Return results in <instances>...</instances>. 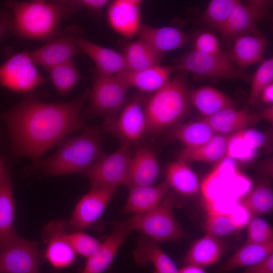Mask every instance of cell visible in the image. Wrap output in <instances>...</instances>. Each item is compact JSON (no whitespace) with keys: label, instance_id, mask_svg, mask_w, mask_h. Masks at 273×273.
Here are the masks:
<instances>
[{"label":"cell","instance_id":"33","mask_svg":"<svg viewBox=\"0 0 273 273\" xmlns=\"http://www.w3.org/2000/svg\"><path fill=\"white\" fill-rule=\"evenodd\" d=\"M122 54L127 70L129 71H136L159 65L163 59V55L157 53L139 39L127 43Z\"/></svg>","mask_w":273,"mask_h":273},{"label":"cell","instance_id":"7","mask_svg":"<svg viewBox=\"0 0 273 273\" xmlns=\"http://www.w3.org/2000/svg\"><path fill=\"white\" fill-rule=\"evenodd\" d=\"M129 87L119 74L106 75L96 71L89 90L87 115L105 119L116 117L126 104Z\"/></svg>","mask_w":273,"mask_h":273},{"label":"cell","instance_id":"24","mask_svg":"<svg viewBox=\"0 0 273 273\" xmlns=\"http://www.w3.org/2000/svg\"><path fill=\"white\" fill-rule=\"evenodd\" d=\"M204 119L217 134L229 135L245 129L256 124L259 114L250 112L247 108H235L221 111Z\"/></svg>","mask_w":273,"mask_h":273},{"label":"cell","instance_id":"28","mask_svg":"<svg viewBox=\"0 0 273 273\" xmlns=\"http://www.w3.org/2000/svg\"><path fill=\"white\" fill-rule=\"evenodd\" d=\"M15 205L9 171L0 178V250L17 235L14 226Z\"/></svg>","mask_w":273,"mask_h":273},{"label":"cell","instance_id":"39","mask_svg":"<svg viewBox=\"0 0 273 273\" xmlns=\"http://www.w3.org/2000/svg\"><path fill=\"white\" fill-rule=\"evenodd\" d=\"M251 87L248 103L253 105L259 98L263 89L273 80V59L264 60L251 77Z\"/></svg>","mask_w":273,"mask_h":273},{"label":"cell","instance_id":"19","mask_svg":"<svg viewBox=\"0 0 273 273\" xmlns=\"http://www.w3.org/2000/svg\"><path fill=\"white\" fill-rule=\"evenodd\" d=\"M266 37L252 33L236 38L227 52L229 59L240 70L244 71L249 66L261 63L267 47Z\"/></svg>","mask_w":273,"mask_h":273},{"label":"cell","instance_id":"13","mask_svg":"<svg viewBox=\"0 0 273 273\" xmlns=\"http://www.w3.org/2000/svg\"><path fill=\"white\" fill-rule=\"evenodd\" d=\"M269 6V2L265 0L240 1L219 31L222 40L232 44L238 37L252 33L257 23L268 15Z\"/></svg>","mask_w":273,"mask_h":273},{"label":"cell","instance_id":"9","mask_svg":"<svg viewBox=\"0 0 273 273\" xmlns=\"http://www.w3.org/2000/svg\"><path fill=\"white\" fill-rule=\"evenodd\" d=\"M132 155L130 145L121 143L114 152L103 155L84 173L91 187L118 189L121 185H125Z\"/></svg>","mask_w":273,"mask_h":273},{"label":"cell","instance_id":"46","mask_svg":"<svg viewBox=\"0 0 273 273\" xmlns=\"http://www.w3.org/2000/svg\"><path fill=\"white\" fill-rule=\"evenodd\" d=\"M242 273H273V253L263 260L247 267Z\"/></svg>","mask_w":273,"mask_h":273},{"label":"cell","instance_id":"42","mask_svg":"<svg viewBox=\"0 0 273 273\" xmlns=\"http://www.w3.org/2000/svg\"><path fill=\"white\" fill-rule=\"evenodd\" d=\"M247 225L246 243L261 244L273 242L272 228L263 218L253 217Z\"/></svg>","mask_w":273,"mask_h":273},{"label":"cell","instance_id":"45","mask_svg":"<svg viewBox=\"0 0 273 273\" xmlns=\"http://www.w3.org/2000/svg\"><path fill=\"white\" fill-rule=\"evenodd\" d=\"M241 132L245 140L257 150L263 147L266 143V135L260 131L247 128L241 130Z\"/></svg>","mask_w":273,"mask_h":273},{"label":"cell","instance_id":"37","mask_svg":"<svg viewBox=\"0 0 273 273\" xmlns=\"http://www.w3.org/2000/svg\"><path fill=\"white\" fill-rule=\"evenodd\" d=\"M46 70L55 88L61 95L70 92L80 79L79 71L73 59L46 69Z\"/></svg>","mask_w":273,"mask_h":273},{"label":"cell","instance_id":"4","mask_svg":"<svg viewBox=\"0 0 273 273\" xmlns=\"http://www.w3.org/2000/svg\"><path fill=\"white\" fill-rule=\"evenodd\" d=\"M189 92L185 73L180 72L145 99L146 134L155 135L180 124L190 111Z\"/></svg>","mask_w":273,"mask_h":273},{"label":"cell","instance_id":"3","mask_svg":"<svg viewBox=\"0 0 273 273\" xmlns=\"http://www.w3.org/2000/svg\"><path fill=\"white\" fill-rule=\"evenodd\" d=\"M100 128L90 126L80 134L64 140L51 156L34 164L47 174L84 173L105 154Z\"/></svg>","mask_w":273,"mask_h":273},{"label":"cell","instance_id":"48","mask_svg":"<svg viewBox=\"0 0 273 273\" xmlns=\"http://www.w3.org/2000/svg\"><path fill=\"white\" fill-rule=\"evenodd\" d=\"M262 101L269 106L273 103V82L265 87L260 94V97Z\"/></svg>","mask_w":273,"mask_h":273},{"label":"cell","instance_id":"12","mask_svg":"<svg viewBox=\"0 0 273 273\" xmlns=\"http://www.w3.org/2000/svg\"><path fill=\"white\" fill-rule=\"evenodd\" d=\"M38 246L15 236L0 250V273H40L43 258Z\"/></svg>","mask_w":273,"mask_h":273},{"label":"cell","instance_id":"40","mask_svg":"<svg viewBox=\"0 0 273 273\" xmlns=\"http://www.w3.org/2000/svg\"><path fill=\"white\" fill-rule=\"evenodd\" d=\"M257 149L252 147L244 138L241 130L230 134L226 157L233 160L248 162L256 156Z\"/></svg>","mask_w":273,"mask_h":273},{"label":"cell","instance_id":"11","mask_svg":"<svg viewBox=\"0 0 273 273\" xmlns=\"http://www.w3.org/2000/svg\"><path fill=\"white\" fill-rule=\"evenodd\" d=\"M144 94L140 93L126 103L115 118L105 119L101 129L119 139L121 143H136L146 134Z\"/></svg>","mask_w":273,"mask_h":273},{"label":"cell","instance_id":"31","mask_svg":"<svg viewBox=\"0 0 273 273\" xmlns=\"http://www.w3.org/2000/svg\"><path fill=\"white\" fill-rule=\"evenodd\" d=\"M165 182L169 188L180 195L191 197L196 194L199 189V180L195 172L189 164L177 160L167 167Z\"/></svg>","mask_w":273,"mask_h":273},{"label":"cell","instance_id":"44","mask_svg":"<svg viewBox=\"0 0 273 273\" xmlns=\"http://www.w3.org/2000/svg\"><path fill=\"white\" fill-rule=\"evenodd\" d=\"M69 4L73 12L86 10L93 14H99L107 6L109 1L107 0H70Z\"/></svg>","mask_w":273,"mask_h":273},{"label":"cell","instance_id":"35","mask_svg":"<svg viewBox=\"0 0 273 273\" xmlns=\"http://www.w3.org/2000/svg\"><path fill=\"white\" fill-rule=\"evenodd\" d=\"M251 217L270 213L273 209V193L267 185L260 184L251 188L239 202Z\"/></svg>","mask_w":273,"mask_h":273},{"label":"cell","instance_id":"26","mask_svg":"<svg viewBox=\"0 0 273 273\" xmlns=\"http://www.w3.org/2000/svg\"><path fill=\"white\" fill-rule=\"evenodd\" d=\"M191 104L204 117L212 116L225 109L235 108L233 99L210 86H202L190 90Z\"/></svg>","mask_w":273,"mask_h":273},{"label":"cell","instance_id":"34","mask_svg":"<svg viewBox=\"0 0 273 273\" xmlns=\"http://www.w3.org/2000/svg\"><path fill=\"white\" fill-rule=\"evenodd\" d=\"M243 210L244 209L240 206L231 212L207 210L204 224L205 234L218 238L240 230L247 224L238 219V214Z\"/></svg>","mask_w":273,"mask_h":273},{"label":"cell","instance_id":"49","mask_svg":"<svg viewBox=\"0 0 273 273\" xmlns=\"http://www.w3.org/2000/svg\"><path fill=\"white\" fill-rule=\"evenodd\" d=\"M179 273H207L205 268L192 264L185 265L179 269Z\"/></svg>","mask_w":273,"mask_h":273},{"label":"cell","instance_id":"25","mask_svg":"<svg viewBox=\"0 0 273 273\" xmlns=\"http://www.w3.org/2000/svg\"><path fill=\"white\" fill-rule=\"evenodd\" d=\"M133 257L139 265L152 263L155 269L154 273H179L174 262L158 243L144 236L139 239Z\"/></svg>","mask_w":273,"mask_h":273},{"label":"cell","instance_id":"47","mask_svg":"<svg viewBox=\"0 0 273 273\" xmlns=\"http://www.w3.org/2000/svg\"><path fill=\"white\" fill-rule=\"evenodd\" d=\"M11 20V12L0 9V40L7 31H10Z\"/></svg>","mask_w":273,"mask_h":273},{"label":"cell","instance_id":"29","mask_svg":"<svg viewBox=\"0 0 273 273\" xmlns=\"http://www.w3.org/2000/svg\"><path fill=\"white\" fill-rule=\"evenodd\" d=\"M229 135L215 134L207 143L193 148H184L178 160L192 162L218 163L226 157Z\"/></svg>","mask_w":273,"mask_h":273},{"label":"cell","instance_id":"43","mask_svg":"<svg viewBox=\"0 0 273 273\" xmlns=\"http://www.w3.org/2000/svg\"><path fill=\"white\" fill-rule=\"evenodd\" d=\"M192 50L212 55L228 56L227 53L221 50L216 36L207 31L202 32L196 36Z\"/></svg>","mask_w":273,"mask_h":273},{"label":"cell","instance_id":"14","mask_svg":"<svg viewBox=\"0 0 273 273\" xmlns=\"http://www.w3.org/2000/svg\"><path fill=\"white\" fill-rule=\"evenodd\" d=\"M79 35L77 26L71 25L51 41L29 53L36 65L48 69L73 59L79 52L76 43Z\"/></svg>","mask_w":273,"mask_h":273},{"label":"cell","instance_id":"2","mask_svg":"<svg viewBox=\"0 0 273 273\" xmlns=\"http://www.w3.org/2000/svg\"><path fill=\"white\" fill-rule=\"evenodd\" d=\"M11 13L10 31L25 39L48 42L59 34L61 20L73 14L68 1H6Z\"/></svg>","mask_w":273,"mask_h":273},{"label":"cell","instance_id":"8","mask_svg":"<svg viewBox=\"0 0 273 273\" xmlns=\"http://www.w3.org/2000/svg\"><path fill=\"white\" fill-rule=\"evenodd\" d=\"M175 70L189 72L198 78L248 81L252 76L238 69L228 57L212 55L191 50L178 58Z\"/></svg>","mask_w":273,"mask_h":273},{"label":"cell","instance_id":"41","mask_svg":"<svg viewBox=\"0 0 273 273\" xmlns=\"http://www.w3.org/2000/svg\"><path fill=\"white\" fill-rule=\"evenodd\" d=\"M66 238L76 254L86 258L94 254L101 245L97 239L81 231L67 233Z\"/></svg>","mask_w":273,"mask_h":273},{"label":"cell","instance_id":"38","mask_svg":"<svg viewBox=\"0 0 273 273\" xmlns=\"http://www.w3.org/2000/svg\"><path fill=\"white\" fill-rule=\"evenodd\" d=\"M240 2L238 0L210 1L203 12L204 22L209 27L220 31Z\"/></svg>","mask_w":273,"mask_h":273},{"label":"cell","instance_id":"36","mask_svg":"<svg viewBox=\"0 0 273 273\" xmlns=\"http://www.w3.org/2000/svg\"><path fill=\"white\" fill-rule=\"evenodd\" d=\"M216 134L202 119L178 125L175 127L173 136L183 144L184 148H193L207 143Z\"/></svg>","mask_w":273,"mask_h":273},{"label":"cell","instance_id":"18","mask_svg":"<svg viewBox=\"0 0 273 273\" xmlns=\"http://www.w3.org/2000/svg\"><path fill=\"white\" fill-rule=\"evenodd\" d=\"M79 51L95 64L96 71L106 75H115L127 70L122 53L90 41L79 35L76 40Z\"/></svg>","mask_w":273,"mask_h":273},{"label":"cell","instance_id":"22","mask_svg":"<svg viewBox=\"0 0 273 273\" xmlns=\"http://www.w3.org/2000/svg\"><path fill=\"white\" fill-rule=\"evenodd\" d=\"M175 69L173 66L160 64L136 71H126L119 74L129 87L137 88L142 94H154L166 85ZM118 75V74H117Z\"/></svg>","mask_w":273,"mask_h":273},{"label":"cell","instance_id":"21","mask_svg":"<svg viewBox=\"0 0 273 273\" xmlns=\"http://www.w3.org/2000/svg\"><path fill=\"white\" fill-rule=\"evenodd\" d=\"M137 35L138 39L162 55L165 52L183 47L189 40L185 32L171 26L155 27L142 24Z\"/></svg>","mask_w":273,"mask_h":273},{"label":"cell","instance_id":"23","mask_svg":"<svg viewBox=\"0 0 273 273\" xmlns=\"http://www.w3.org/2000/svg\"><path fill=\"white\" fill-rule=\"evenodd\" d=\"M169 189L165 181L156 185L131 187L121 212L138 214L149 211L161 203Z\"/></svg>","mask_w":273,"mask_h":273},{"label":"cell","instance_id":"16","mask_svg":"<svg viewBox=\"0 0 273 273\" xmlns=\"http://www.w3.org/2000/svg\"><path fill=\"white\" fill-rule=\"evenodd\" d=\"M67 224L64 221H55L44 230V238L47 243L45 256L54 267L65 268L75 261L76 253L66 238Z\"/></svg>","mask_w":273,"mask_h":273},{"label":"cell","instance_id":"10","mask_svg":"<svg viewBox=\"0 0 273 273\" xmlns=\"http://www.w3.org/2000/svg\"><path fill=\"white\" fill-rule=\"evenodd\" d=\"M29 51L15 54L0 66V84L16 93H28L45 82Z\"/></svg>","mask_w":273,"mask_h":273},{"label":"cell","instance_id":"6","mask_svg":"<svg viewBox=\"0 0 273 273\" xmlns=\"http://www.w3.org/2000/svg\"><path fill=\"white\" fill-rule=\"evenodd\" d=\"M250 180L237 168L234 160L225 158L217 163L201 186L207 209L218 211L222 204L239 205L250 188Z\"/></svg>","mask_w":273,"mask_h":273},{"label":"cell","instance_id":"50","mask_svg":"<svg viewBox=\"0 0 273 273\" xmlns=\"http://www.w3.org/2000/svg\"><path fill=\"white\" fill-rule=\"evenodd\" d=\"M259 114L261 119H264L269 123H272L273 107L272 105L264 109Z\"/></svg>","mask_w":273,"mask_h":273},{"label":"cell","instance_id":"5","mask_svg":"<svg viewBox=\"0 0 273 273\" xmlns=\"http://www.w3.org/2000/svg\"><path fill=\"white\" fill-rule=\"evenodd\" d=\"M174 204L173 197L169 192L155 208L112 224L115 228L129 233L139 232L157 243L178 241L186 238L187 234L175 217Z\"/></svg>","mask_w":273,"mask_h":273},{"label":"cell","instance_id":"17","mask_svg":"<svg viewBox=\"0 0 273 273\" xmlns=\"http://www.w3.org/2000/svg\"><path fill=\"white\" fill-rule=\"evenodd\" d=\"M140 0H116L109 5L107 18L109 25L118 34L128 38L138 34L141 24Z\"/></svg>","mask_w":273,"mask_h":273},{"label":"cell","instance_id":"20","mask_svg":"<svg viewBox=\"0 0 273 273\" xmlns=\"http://www.w3.org/2000/svg\"><path fill=\"white\" fill-rule=\"evenodd\" d=\"M159 169L155 152L149 147H140L132 155L125 186L129 189L152 185L158 177Z\"/></svg>","mask_w":273,"mask_h":273},{"label":"cell","instance_id":"1","mask_svg":"<svg viewBox=\"0 0 273 273\" xmlns=\"http://www.w3.org/2000/svg\"><path fill=\"white\" fill-rule=\"evenodd\" d=\"M89 94L87 89L79 97L62 103L43 102L29 94L1 113L8 126L12 151L30 158L34 164L39 162L46 151L84 127L80 113Z\"/></svg>","mask_w":273,"mask_h":273},{"label":"cell","instance_id":"27","mask_svg":"<svg viewBox=\"0 0 273 273\" xmlns=\"http://www.w3.org/2000/svg\"><path fill=\"white\" fill-rule=\"evenodd\" d=\"M129 233L114 228L112 233L101 243L99 250L87 258L81 273H103L112 262L120 247Z\"/></svg>","mask_w":273,"mask_h":273},{"label":"cell","instance_id":"32","mask_svg":"<svg viewBox=\"0 0 273 273\" xmlns=\"http://www.w3.org/2000/svg\"><path fill=\"white\" fill-rule=\"evenodd\" d=\"M272 253L273 242L261 244L245 243L215 272L230 273L234 269L257 263Z\"/></svg>","mask_w":273,"mask_h":273},{"label":"cell","instance_id":"15","mask_svg":"<svg viewBox=\"0 0 273 273\" xmlns=\"http://www.w3.org/2000/svg\"><path fill=\"white\" fill-rule=\"evenodd\" d=\"M117 188L91 187L76 204L68 226L76 231L86 229L101 217Z\"/></svg>","mask_w":273,"mask_h":273},{"label":"cell","instance_id":"30","mask_svg":"<svg viewBox=\"0 0 273 273\" xmlns=\"http://www.w3.org/2000/svg\"><path fill=\"white\" fill-rule=\"evenodd\" d=\"M223 250L224 246L220 239L205 234L193 243L183 261L185 265H195L205 268L216 263Z\"/></svg>","mask_w":273,"mask_h":273},{"label":"cell","instance_id":"51","mask_svg":"<svg viewBox=\"0 0 273 273\" xmlns=\"http://www.w3.org/2000/svg\"><path fill=\"white\" fill-rule=\"evenodd\" d=\"M6 161V158L0 154V178L3 175L4 171L5 169L4 168V164Z\"/></svg>","mask_w":273,"mask_h":273}]
</instances>
